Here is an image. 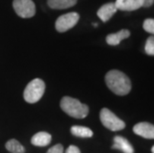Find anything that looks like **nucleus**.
Listing matches in <instances>:
<instances>
[{
  "label": "nucleus",
  "instance_id": "9d476101",
  "mask_svg": "<svg viewBox=\"0 0 154 153\" xmlns=\"http://www.w3.org/2000/svg\"><path fill=\"white\" fill-rule=\"evenodd\" d=\"M113 149H117V150L122 151L123 153H134L133 146L130 144V142L124 138L123 136L116 135L113 138V144L111 146Z\"/></svg>",
  "mask_w": 154,
  "mask_h": 153
},
{
  "label": "nucleus",
  "instance_id": "1a4fd4ad",
  "mask_svg": "<svg viewBox=\"0 0 154 153\" xmlns=\"http://www.w3.org/2000/svg\"><path fill=\"white\" fill-rule=\"evenodd\" d=\"M117 11V8L113 2L106 3L103 6H100V9L97 12V17L103 22H107L112 16L116 14Z\"/></svg>",
  "mask_w": 154,
  "mask_h": 153
},
{
  "label": "nucleus",
  "instance_id": "7ed1b4c3",
  "mask_svg": "<svg viewBox=\"0 0 154 153\" xmlns=\"http://www.w3.org/2000/svg\"><path fill=\"white\" fill-rule=\"evenodd\" d=\"M46 84L43 80L34 79L26 86L23 96L28 103H36L39 102L45 93Z\"/></svg>",
  "mask_w": 154,
  "mask_h": 153
},
{
  "label": "nucleus",
  "instance_id": "f257e3e1",
  "mask_svg": "<svg viewBox=\"0 0 154 153\" xmlns=\"http://www.w3.org/2000/svg\"><path fill=\"white\" fill-rule=\"evenodd\" d=\"M104 81L107 87L116 96H126L131 90V82L125 74L119 70H110L106 73Z\"/></svg>",
  "mask_w": 154,
  "mask_h": 153
},
{
  "label": "nucleus",
  "instance_id": "2eb2a0df",
  "mask_svg": "<svg viewBox=\"0 0 154 153\" xmlns=\"http://www.w3.org/2000/svg\"><path fill=\"white\" fill-rule=\"evenodd\" d=\"M5 148L11 153H24L25 147L17 139H10L5 143Z\"/></svg>",
  "mask_w": 154,
  "mask_h": 153
},
{
  "label": "nucleus",
  "instance_id": "aec40b11",
  "mask_svg": "<svg viewBox=\"0 0 154 153\" xmlns=\"http://www.w3.org/2000/svg\"><path fill=\"white\" fill-rule=\"evenodd\" d=\"M143 6L142 7L144 8H149L154 4V0H142Z\"/></svg>",
  "mask_w": 154,
  "mask_h": 153
},
{
  "label": "nucleus",
  "instance_id": "9b49d317",
  "mask_svg": "<svg viewBox=\"0 0 154 153\" xmlns=\"http://www.w3.org/2000/svg\"><path fill=\"white\" fill-rule=\"evenodd\" d=\"M129 36H130V31L127 30V29H122V30L116 32V33L109 34L106 36V41L110 46H117V45L120 44L121 41L125 40Z\"/></svg>",
  "mask_w": 154,
  "mask_h": 153
},
{
  "label": "nucleus",
  "instance_id": "a211bd4d",
  "mask_svg": "<svg viewBox=\"0 0 154 153\" xmlns=\"http://www.w3.org/2000/svg\"><path fill=\"white\" fill-rule=\"evenodd\" d=\"M47 153H64V147L62 144H56L49 149Z\"/></svg>",
  "mask_w": 154,
  "mask_h": 153
},
{
  "label": "nucleus",
  "instance_id": "20e7f679",
  "mask_svg": "<svg viewBox=\"0 0 154 153\" xmlns=\"http://www.w3.org/2000/svg\"><path fill=\"white\" fill-rule=\"evenodd\" d=\"M100 122L106 128L111 131H119L125 127V122L114 115L109 109H101L100 112Z\"/></svg>",
  "mask_w": 154,
  "mask_h": 153
},
{
  "label": "nucleus",
  "instance_id": "6ab92c4d",
  "mask_svg": "<svg viewBox=\"0 0 154 153\" xmlns=\"http://www.w3.org/2000/svg\"><path fill=\"white\" fill-rule=\"evenodd\" d=\"M65 153H81V150L79 149V147L75 145H70L67 148V150L65 151Z\"/></svg>",
  "mask_w": 154,
  "mask_h": 153
},
{
  "label": "nucleus",
  "instance_id": "423d86ee",
  "mask_svg": "<svg viewBox=\"0 0 154 153\" xmlns=\"http://www.w3.org/2000/svg\"><path fill=\"white\" fill-rule=\"evenodd\" d=\"M13 9L21 18H32L36 13L35 3L32 0H13Z\"/></svg>",
  "mask_w": 154,
  "mask_h": 153
},
{
  "label": "nucleus",
  "instance_id": "4468645a",
  "mask_svg": "<svg viewBox=\"0 0 154 153\" xmlns=\"http://www.w3.org/2000/svg\"><path fill=\"white\" fill-rule=\"evenodd\" d=\"M71 133L77 137L82 138H91L94 135L93 130L91 128L82 125H73L71 127Z\"/></svg>",
  "mask_w": 154,
  "mask_h": 153
},
{
  "label": "nucleus",
  "instance_id": "39448f33",
  "mask_svg": "<svg viewBox=\"0 0 154 153\" xmlns=\"http://www.w3.org/2000/svg\"><path fill=\"white\" fill-rule=\"evenodd\" d=\"M80 20V14L77 12L66 13L61 15L55 23V28L59 33H65L70 29L74 28Z\"/></svg>",
  "mask_w": 154,
  "mask_h": 153
},
{
  "label": "nucleus",
  "instance_id": "412c9836",
  "mask_svg": "<svg viewBox=\"0 0 154 153\" xmlns=\"http://www.w3.org/2000/svg\"><path fill=\"white\" fill-rule=\"evenodd\" d=\"M151 152H152V153H154V145L152 146V148H151Z\"/></svg>",
  "mask_w": 154,
  "mask_h": 153
},
{
  "label": "nucleus",
  "instance_id": "0eeeda50",
  "mask_svg": "<svg viewBox=\"0 0 154 153\" xmlns=\"http://www.w3.org/2000/svg\"><path fill=\"white\" fill-rule=\"evenodd\" d=\"M133 132L136 135L146 139H154V125L149 122H139L133 126Z\"/></svg>",
  "mask_w": 154,
  "mask_h": 153
},
{
  "label": "nucleus",
  "instance_id": "f03ea898",
  "mask_svg": "<svg viewBox=\"0 0 154 153\" xmlns=\"http://www.w3.org/2000/svg\"><path fill=\"white\" fill-rule=\"evenodd\" d=\"M60 106L64 112L74 118H87L90 109L87 105L71 96H64L60 102Z\"/></svg>",
  "mask_w": 154,
  "mask_h": 153
},
{
  "label": "nucleus",
  "instance_id": "ddd939ff",
  "mask_svg": "<svg viewBox=\"0 0 154 153\" xmlns=\"http://www.w3.org/2000/svg\"><path fill=\"white\" fill-rule=\"evenodd\" d=\"M78 0H48V6L52 9H68L77 4Z\"/></svg>",
  "mask_w": 154,
  "mask_h": 153
},
{
  "label": "nucleus",
  "instance_id": "f8f14e48",
  "mask_svg": "<svg viewBox=\"0 0 154 153\" xmlns=\"http://www.w3.org/2000/svg\"><path fill=\"white\" fill-rule=\"evenodd\" d=\"M51 141H52V135L46 131H40L35 133L31 138L32 144L35 146H39V147L47 146L48 144H50Z\"/></svg>",
  "mask_w": 154,
  "mask_h": 153
},
{
  "label": "nucleus",
  "instance_id": "6e6552de",
  "mask_svg": "<svg viewBox=\"0 0 154 153\" xmlns=\"http://www.w3.org/2000/svg\"><path fill=\"white\" fill-rule=\"evenodd\" d=\"M114 4L120 11H135L143 6L142 0H116Z\"/></svg>",
  "mask_w": 154,
  "mask_h": 153
},
{
  "label": "nucleus",
  "instance_id": "f3484780",
  "mask_svg": "<svg viewBox=\"0 0 154 153\" xmlns=\"http://www.w3.org/2000/svg\"><path fill=\"white\" fill-rule=\"evenodd\" d=\"M142 27L144 29V31H146L147 33L154 35V19L153 18L145 19L142 24Z\"/></svg>",
  "mask_w": 154,
  "mask_h": 153
},
{
  "label": "nucleus",
  "instance_id": "dca6fc26",
  "mask_svg": "<svg viewBox=\"0 0 154 153\" xmlns=\"http://www.w3.org/2000/svg\"><path fill=\"white\" fill-rule=\"evenodd\" d=\"M144 51L148 56H154V36H150L147 38L145 47H144Z\"/></svg>",
  "mask_w": 154,
  "mask_h": 153
}]
</instances>
